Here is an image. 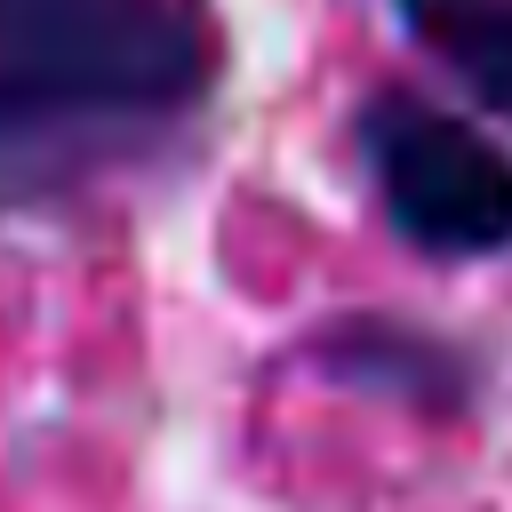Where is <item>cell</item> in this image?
<instances>
[{"mask_svg": "<svg viewBox=\"0 0 512 512\" xmlns=\"http://www.w3.org/2000/svg\"><path fill=\"white\" fill-rule=\"evenodd\" d=\"M304 360L320 376L352 384V392H384V400H408L424 416L472 408V384H480L464 344H448V336H432V328H416L400 312H336L304 344Z\"/></svg>", "mask_w": 512, "mask_h": 512, "instance_id": "cell-3", "label": "cell"}, {"mask_svg": "<svg viewBox=\"0 0 512 512\" xmlns=\"http://www.w3.org/2000/svg\"><path fill=\"white\" fill-rule=\"evenodd\" d=\"M392 8L440 56V72H456L472 104L512 120V0H392Z\"/></svg>", "mask_w": 512, "mask_h": 512, "instance_id": "cell-4", "label": "cell"}, {"mask_svg": "<svg viewBox=\"0 0 512 512\" xmlns=\"http://www.w3.org/2000/svg\"><path fill=\"white\" fill-rule=\"evenodd\" d=\"M352 144L368 160V184L392 232L416 256L480 264L512 248V160L480 120L440 112L408 88H384L352 112Z\"/></svg>", "mask_w": 512, "mask_h": 512, "instance_id": "cell-2", "label": "cell"}, {"mask_svg": "<svg viewBox=\"0 0 512 512\" xmlns=\"http://www.w3.org/2000/svg\"><path fill=\"white\" fill-rule=\"evenodd\" d=\"M224 72L200 0H0V208H64L192 136Z\"/></svg>", "mask_w": 512, "mask_h": 512, "instance_id": "cell-1", "label": "cell"}]
</instances>
